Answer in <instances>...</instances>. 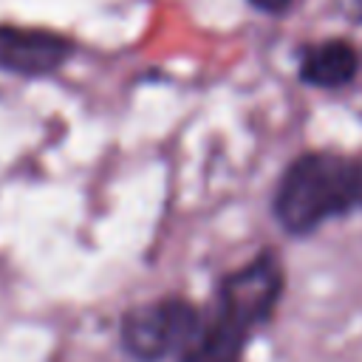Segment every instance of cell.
<instances>
[{
	"mask_svg": "<svg viewBox=\"0 0 362 362\" xmlns=\"http://www.w3.org/2000/svg\"><path fill=\"white\" fill-rule=\"evenodd\" d=\"M280 294L283 266L266 249L221 280L212 317L201 322L198 339L178 362H240L252 331L272 320Z\"/></svg>",
	"mask_w": 362,
	"mask_h": 362,
	"instance_id": "obj_1",
	"label": "cell"
},
{
	"mask_svg": "<svg viewBox=\"0 0 362 362\" xmlns=\"http://www.w3.org/2000/svg\"><path fill=\"white\" fill-rule=\"evenodd\" d=\"M356 206H362V161L337 153L294 158L272 198L274 218L288 235H308Z\"/></svg>",
	"mask_w": 362,
	"mask_h": 362,
	"instance_id": "obj_2",
	"label": "cell"
},
{
	"mask_svg": "<svg viewBox=\"0 0 362 362\" xmlns=\"http://www.w3.org/2000/svg\"><path fill=\"white\" fill-rule=\"evenodd\" d=\"M201 311L178 297L153 300L130 308L122 317V348L136 362L181 359L201 331Z\"/></svg>",
	"mask_w": 362,
	"mask_h": 362,
	"instance_id": "obj_3",
	"label": "cell"
},
{
	"mask_svg": "<svg viewBox=\"0 0 362 362\" xmlns=\"http://www.w3.org/2000/svg\"><path fill=\"white\" fill-rule=\"evenodd\" d=\"M74 54V42L57 31L0 25V71L17 76H48Z\"/></svg>",
	"mask_w": 362,
	"mask_h": 362,
	"instance_id": "obj_4",
	"label": "cell"
},
{
	"mask_svg": "<svg viewBox=\"0 0 362 362\" xmlns=\"http://www.w3.org/2000/svg\"><path fill=\"white\" fill-rule=\"evenodd\" d=\"M356 71H359V54L345 40L314 42L300 51L297 74H300V82L305 85H314L322 90L345 88L348 82H354Z\"/></svg>",
	"mask_w": 362,
	"mask_h": 362,
	"instance_id": "obj_5",
	"label": "cell"
},
{
	"mask_svg": "<svg viewBox=\"0 0 362 362\" xmlns=\"http://www.w3.org/2000/svg\"><path fill=\"white\" fill-rule=\"evenodd\" d=\"M252 8H257V11H263V14H286L288 8H291V3L294 0H246Z\"/></svg>",
	"mask_w": 362,
	"mask_h": 362,
	"instance_id": "obj_6",
	"label": "cell"
}]
</instances>
